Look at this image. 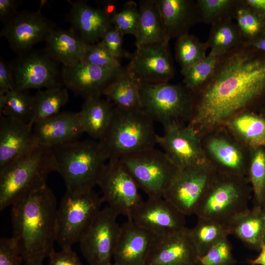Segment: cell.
Here are the masks:
<instances>
[{
  "label": "cell",
  "mask_w": 265,
  "mask_h": 265,
  "mask_svg": "<svg viewBox=\"0 0 265 265\" xmlns=\"http://www.w3.org/2000/svg\"><path fill=\"white\" fill-rule=\"evenodd\" d=\"M195 93L190 125L208 129L265 104V53L244 43L219 58L209 80Z\"/></svg>",
  "instance_id": "obj_1"
},
{
  "label": "cell",
  "mask_w": 265,
  "mask_h": 265,
  "mask_svg": "<svg viewBox=\"0 0 265 265\" xmlns=\"http://www.w3.org/2000/svg\"><path fill=\"white\" fill-rule=\"evenodd\" d=\"M57 202L46 185L12 206V237L24 262L48 257L56 241Z\"/></svg>",
  "instance_id": "obj_2"
},
{
  "label": "cell",
  "mask_w": 265,
  "mask_h": 265,
  "mask_svg": "<svg viewBox=\"0 0 265 265\" xmlns=\"http://www.w3.org/2000/svg\"><path fill=\"white\" fill-rule=\"evenodd\" d=\"M56 172L53 149L38 145L0 170V211L46 185Z\"/></svg>",
  "instance_id": "obj_3"
},
{
  "label": "cell",
  "mask_w": 265,
  "mask_h": 265,
  "mask_svg": "<svg viewBox=\"0 0 265 265\" xmlns=\"http://www.w3.org/2000/svg\"><path fill=\"white\" fill-rule=\"evenodd\" d=\"M56 172L67 189H93L108 160L99 140H77L53 148Z\"/></svg>",
  "instance_id": "obj_4"
},
{
  "label": "cell",
  "mask_w": 265,
  "mask_h": 265,
  "mask_svg": "<svg viewBox=\"0 0 265 265\" xmlns=\"http://www.w3.org/2000/svg\"><path fill=\"white\" fill-rule=\"evenodd\" d=\"M154 121L142 109H121L115 107L113 117L99 140L109 159L124 156L158 145Z\"/></svg>",
  "instance_id": "obj_5"
},
{
  "label": "cell",
  "mask_w": 265,
  "mask_h": 265,
  "mask_svg": "<svg viewBox=\"0 0 265 265\" xmlns=\"http://www.w3.org/2000/svg\"><path fill=\"white\" fill-rule=\"evenodd\" d=\"M250 189L243 176L216 174L199 203L194 214L228 226L248 209Z\"/></svg>",
  "instance_id": "obj_6"
},
{
  "label": "cell",
  "mask_w": 265,
  "mask_h": 265,
  "mask_svg": "<svg viewBox=\"0 0 265 265\" xmlns=\"http://www.w3.org/2000/svg\"><path fill=\"white\" fill-rule=\"evenodd\" d=\"M104 202L93 189L66 190L56 216V241L61 248H72L80 242Z\"/></svg>",
  "instance_id": "obj_7"
},
{
  "label": "cell",
  "mask_w": 265,
  "mask_h": 265,
  "mask_svg": "<svg viewBox=\"0 0 265 265\" xmlns=\"http://www.w3.org/2000/svg\"><path fill=\"white\" fill-rule=\"evenodd\" d=\"M139 93L142 109L164 128L192 117L195 93L184 84L140 82Z\"/></svg>",
  "instance_id": "obj_8"
},
{
  "label": "cell",
  "mask_w": 265,
  "mask_h": 265,
  "mask_svg": "<svg viewBox=\"0 0 265 265\" xmlns=\"http://www.w3.org/2000/svg\"><path fill=\"white\" fill-rule=\"evenodd\" d=\"M139 189L150 198H161L179 169L163 151L155 147L119 159Z\"/></svg>",
  "instance_id": "obj_9"
},
{
  "label": "cell",
  "mask_w": 265,
  "mask_h": 265,
  "mask_svg": "<svg viewBox=\"0 0 265 265\" xmlns=\"http://www.w3.org/2000/svg\"><path fill=\"white\" fill-rule=\"evenodd\" d=\"M104 202L118 215L131 220L143 202L136 183L119 159H108L98 181Z\"/></svg>",
  "instance_id": "obj_10"
},
{
  "label": "cell",
  "mask_w": 265,
  "mask_h": 265,
  "mask_svg": "<svg viewBox=\"0 0 265 265\" xmlns=\"http://www.w3.org/2000/svg\"><path fill=\"white\" fill-rule=\"evenodd\" d=\"M13 89L19 91L62 86L57 63L44 51L30 50L18 54L10 63Z\"/></svg>",
  "instance_id": "obj_11"
},
{
  "label": "cell",
  "mask_w": 265,
  "mask_h": 265,
  "mask_svg": "<svg viewBox=\"0 0 265 265\" xmlns=\"http://www.w3.org/2000/svg\"><path fill=\"white\" fill-rule=\"evenodd\" d=\"M216 175L206 163L179 169L163 198L185 216L194 214Z\"/></svg>",
  "instance_id": "obj_12"
},
{
  "label": "cell",
  "mask_w": 265,
  "mask_h": 265,
  "mask_svg": "<svg viewBox=\"0 0 265 265\" xmlns=\"http://www.w3.org/2000/svg\"><path fill=\"white\" fill-rule=\"evenodd\" d=\"M118 216L107 206L101 209L79 242L81 253L90 265L112 263L120 229Z\"/></svg>",
  "instance_id": "obj_13"
},
{
  "label": "cell",
  "mask_w": 265,
  "mask_h": 265,
  "mask_svg": "<svg viewBox=\"0 0 265 265\" xmlns=\"http://www.w3.org/2000/svg\"><path fill=\"white\" fill-rule=\"evenodd\" d=\"M44 2L37 11H18L3 24L0 32L13 51L20 54L32 50L38 43L45 41L55 26L41 12Z\"/></svg>",
  "instance_id": "obj_14"
},
{
  "label": "cell",
  "mask_w": 265,
  "mask_h": 265,
  "mask_svg": "<svg viewBox=\"0 0 265 265\" xmlns=\"http://www.w3.org/2000/svg\"><path fill=\"white\" fill-rule=\"evenodd\" d=\"M127 70L140 82H168L175 74L168 43L149 44L136 48L130 57Z\"/></svg>",
  "instance_id": "obj_15"
},
{
  "label": "cell",
  "mask_w": 265,
  "mask_h": 265,
  "mask_svg": "<svg viewBox=\"0 0 265 265\" xmlns=\"http://www.w3.org/2000/svg\"><path fill=\"white\" fill-rule=\"evenodd\" d=\"M159 135L158 144L179 169L206 163L198 132L189 125L172 124Z\"/></svg>",
  "instance_id": "obj_16"
},
{
  "label": "cell",
  "mask_w": 265,
  "mask_h": 265,
  "mask_svg": "<svg viewBox=\"0 0 265 265\" xmlns=\"http://www.w3.org/2000/svg\"><path fill=\"white\" fill-rule=\"evenodd\" d=\"M198 255L190 229L155 236L146 265H198Z\"/></svg>",
  "instance_id": "obj_17"
},
{
  "label": "cell",
  "mask_w": 265,
  "mask_h": 265,
  "mask_svg": "<svg viewBox=\"0 0 265 265\" xmlns=\"http://www.w3.org/2000/svg\"><path fill=\"white\" fill-rule=\"evenodd\" d=\"M126 69V67L106 68L80 62L71 66H63V84L85 99L100 97L109 83Z\"/></svg>",
  "instance_id": "obj_18"
},
{
  "label": "cell",
  "mask_w": 265,
  "mask_h": 265,
  "mask_svg": "<svg viewBox=\"0 0 265 265\" xmlns=\"http://www.w3.org/2000/svg\"><path fill=\"white\" fill-rule=\"evenodd\" d=\"M130 220L156 236L186 227L185 215L163 197H148L137 208Z\"/></svg>",
  "instance_id": "obj_19"
},
{
  "label": "cell",
  "mask_w": 265,
  "mask_h": 265,
  "mask_svg": "<svg viewBox=\"0 0 265 265\" xmlns=\"http://www.w3.org/2000/svg\"><path fill=\"white\" fill-rule=\"evenodd\" d=\"M38 145L53 148L78 140L84 133L78 112L63 111L33 124Z\"/></svg>",
  "instance_id": "obj_20"
},
{
  "label": "cell",
  "mask_w": 265,
  "mask_h": 265,
  "mask_svg": "<svg viewBox=\"0 0 265 265\" xmlns=\"http://www.w3.org/2000/svg\"><path fill=\"white\" fill-rule=\"evenodd\" d=\"M0 170L38 145L33 123L0 115Z\"/></svg>",
  "instance_id": "obj_21"
},
{
  "label": "cell",
  "mask_w": 265,
  "mask_h": 265,
  "mask_svg": "<svg viewBox=\"0 0 265 265\" xmlns=\"http://www.w3.org/2000/svg\"><path fill=\"white\" fill-rule=\"evenodd\" d=\"M72 28L87 44L99 42L112 25L113 14L104 7H94L85 1H69Z\"/></svg>",
  "instance_id": "obj_22"
},
{
  "label": "cell",
  "mask_w": 265,
  "mask_h": 265,
  "mask_svg": "<svg viewBox=\"0 0 265 265\" xmlns=\"http://www.w3.org/2000/svg\"><path fill=\"white\" fill-rule=\"evenodd\" d=\"M155 235L128 220L120 226L113 258L118 265H146Z\"/></svg>",
  "instance_id": "obj_23"
},
{
  "label": "cell",
  "mask_w": 265,
  "mask_h": 265,
  "mask_svg": "<svg viewBox=\"0 0 265 265\" xmlns=\"http://www.w3.org/2000/svg\"><path fill=\"white\" fill-rule=\"evenodd\" d=\"M167 38L188 33L190 28L201 22L196 1L193 0H157Z\"/></svg>",
  "instance_id": "obj_24"
},
{
  "label": "cell",
  "mask_w": 265,
  "mask_h": 265,
  "mask_svg": "<svg viewBox=\"0 0 265 265\" xmlns=\"http://www.w3.org/2000/svg\"><path fill=\"white\" fill-rule=\"evenodd\" d=\"M44 51L56 63L71 66L81 61L87 44L72 29H53L48 35Z\"/></svg>",
  "instance_id": "obj_25"
},
{
  "label": "cell",
  "mask_w": 265,
  "mask_h": 265,
  "mask_svg": "<svg viewBox=\"0 0 265 265\" xmlns=\"http://www.w3.org/2000/svg\"><path fill=\"white\" fill-rule=\"evenodd\" d=\"M114 106L107 99L91 97L85 99L78 112L84 132L99 140L106 132L113 117Z\"/></svg>",
  "instance_id": "obj_26"
},
{
  "label": "cell",
  "mask_w": 265,
  "mask_h": 265,
  "mask_svg": "<svg viewBox=\"0 0 265 265\" xmlns=\"http://www.w3.org/2000/svg\"><path fill=\"white\" fill-rule=\"evenodd\" d=\"M139 19L136 48L159 43H168L157 0H142L138 3Z\"/></svg>",
  "instance_id": "obj_27"
},
{
  "label": "cell",
  "mask_w": 265,
  "mask_h": 265,
  "mask_svg": "<svg viewBox=\"0 0 265 265\" xmlns=\"http://www.w3.org/2000/svg\"><path fill=\"white\" fill-rule=\"evenodd\" d=\"M233 235L247 246L260 250L265 227V215L262 207L256 206L242 212L228 225Z\"/></svg>",
  "instance_id": "obj_28"
},
{
  "label": "cell",
  "mask_w": 265,
  "mask_h": 265,
  "mask_svg": "<svg viewBox=\"0 0 265 265\" xmlns=\"http://www.w3.org/2000/svg\"><path fill=\"white\" fill-rule=\"evenodd\" d=\"M139 88L140 81L126 67L106 87L103 95L117 108L142 109Z\"/></svg>",
  "instance_id": "obj_29"
},
{
  "label": "cell",
  "mask_w": 265,
  "mask_h": 265,
  "mask_svg": "<svg viewBox=\"0 0 265 265\" xmlns=\"http://www.w3.org/2000/svg\"><path fill=\"white\" fill-rule=\"evenodd\" d=\"M244 43L238 27L233 19L228 18L212 24L206 42L210 53L219 56Z\"/></svg>",
  "instance_id": "obj_30"
},
{
  "label": "cell",
  "mask_w": 265,
  "mask_h": 265,
  "mask_svg": "<svg viewBox=\"0 0 265 265\" xmlns=\"http://www.w3.org/2000/svg\"><path fill=\"white\" fill-rule=\"evenodd\" d=\"M229 124L233 131L251 149L265 147V117L245 112L233 117Z\"/></svg>",
  "instance_id": "obj_31"
},
{
  "label": "cell",
  "mask_w": 265,
  "mask_h": 265,
  "mask_svg": "<svg viewBox=\"0 0 265 265\" xmlns=\"http://www.w3.org/2000/svg\"><path fill=\"white\" fill-rule=\"evenodd\" d=\"M207 146L210 153L225 170L224 173L242 176L245 170L244 158L237 146L218 137L210 138Z\"/></svg>",
  "instance_id": "obj_32"
},
{
  "label": "cell",
  "mask_w": 265,
  "mask_h": 265,
  "mask_svg": "<svg viewBox=\"0 0 265 265\" xmlns=\"http://www.w3.org/2000/svg\"><path fill=\"white\" fill-rule=\"evenodd\" d=\"M68 99L67 89L62 86L39 90L33 96L31 121L34 123L57 114Z\"/></svg>",
  "instance_id": "obj_33"
},
{
  "label": "cell",
  "mask_w": 265,
  "mask_h": 265,
  "mask_svg": "<svg viewBox=\"0 0 265 265\" xmlns=\"http://www.w3.org/2000/svg\"><path fill=\"white\" fill-rule=\"evenodd\" d=\"M190 230L198 257L205 254L221 239L230 235L228 226L204 218H198L196 225Z\"/></svg>",
  "instance_id": "obj_34"
},
{
  "label": "cell",
  "mask_w": 265,
  "mask_h": 265,
  "mask_svg": "<svg viewBox=\"0 0 265 265\" xmlns=\"http://www.w3.org/2000/svg\"><path fill=\"white\" fill-rule=\"evenodd\" d=\"M33 96L27 91L12 89L0 95V115L18 120L31 121Z\"/></svg>",
  "instance_id": "obj_35"
},
{
  "label": "cell",
  "mask_w": 265,
  "mask_h": 265,
  "mask_svg": "<svg viewBox=\"0 0 265 265\" xmlns=\"http://www.w3.org/2000/svg\"><path fill=\"white\" fill-rule=\"evenodd\" d=\"M208 49L206 42L196 36L187 33L177 38L175 56L181 66V72L205 58Z\"/></svg>",
  "instance_id": "obj_36"
},
{
  "label": "cell",
  "mask_w": 265,
  "mask_h": 265,
  "mask_svg": "<svg viewBox=\"0 0 265 265\" xmlns=\"http://www.w3.org/2000/svg\"><path fill=\"white\" fill-rule=\"evenodd\" d=\"M234 19L244 43L252 41L265 33V21L250 9L243 0H239Z\"/></svg>",
  "instance_id": "obj_37"
},
{
  "label": "cell",
  "mask_w": 265,
  "mask_h": 265,
  "mask_svg": "<svg viewBox=\"0 0 265 265\" xmlns=\"http://www.w3.org/2000/svg\"><path fill=\"white\" fill-rule=\"evenodd\" d=\"M220 57L210 52L205 58L181 72L184 77L183 84L196 92L211 78Z\"/></svg>",
  "instance_id": "obj_38"
},
{
  "label": "cell",
  "mask_w": 265,
  "mask_h": 265,
  "mask_svg": "<svg viewBox=\"0 0 265 265\" xmlns=\"http://www.w3.org/2000/svg\"><path fill=\"white\" fill-rule=\"evenodd\" d=\"M248 175L257 206L265 202V148L251 149Z\"/></svg>",
  "instance_id": "obj_39"
},
{
  "label": "cell",
  "mask_w": 265,
  "mask_h": 265,
  "mask_svg": "<svg viewBox=\"0 0 265 265\" xmlns=\"http://www.w3.org/2000/svg\"><path fill=\"white\" fill-rule=\"evenodd\" d=\"M239 0H197L201 22L211 24L225 18L234 19Z\"/></svg>",
  "instance_id": "obj_40"
},
{
  "label": "cell",
  "mask_w": 265,
  "mask_h": 265,
  "mask_svg": "<svg viewBox=\"0 0 265 265\" xmlns=\"http://www.w3.org/2000/svg\"><path fill=\"white\" fill-rule=\"evenodd\" d=\"M139 19L138 5L129 0L119 11H116L112 18V25L123 35L132 34L135 37L137 33Z\"/></svg>",
  "instance_id": "obj_41"
},
{
  "label": "cell",
  "mask_w": 265,
  "mask_h": 265,
  "mask_svg": "<svg viewBox=\"0 0 265 265\" xmlns=\"http://www.w3.org/2000/svg\"><path fill=\"white\" fill-rule=\"evenodd\" d=\"M236 262L227 237L221 239L205 254L198 258V265H234Z\"/></svg>",
  "instance_id": "obj_42"
},
{
  "label": "cell",
  "mask_w": 265,
  "mask_h": 265,
  "mask_svg": "<svg viewBox=\"0 0 265 265\" xmlns=\"http://www.w3.org/2000/svg\"><path fill=\"white\" fill-rule=\"evenodd\" d=\"M80 62L106 68L121 67L119 60L113 57L100 41L87 45Z\"/></svg>",
  "instance_id": "obj_43"
},
{
  "label": "cell",
  "mask_w": 265,
  "mask_h": 265,
  "mask_svg": "<svg viewBox=\"0 0 265 265\" xmlns=\"http://www.w3.org/2000/svg\"><path fill=\"white\" fill-rule=\"evenodd\" d=\"M124 35L112 25L105 32L100 41L108 52L119 60L122 58H130L131 56L122 47Z\"/></svg>",
  "instance_id": "obj_44"
},
{
  "label": "cell",
  "mask_w": 265,
  "mask_h": 265,
  "mask_svg": "<svg viewBox=\"0 0 265 265\" xmlns=\"http://www.w3.org/2000/svg\"><path fill=\"white\" fill-rule=\"evenodd\" d=\"M23 260L12 237L0 239V265H23Z\"/></svg>",
  "instance_id": "obj_45"
},
{
  "label": "cell",
  "mask_w": 265,
  "mask_h": 265,
  "mask_svg": "<svg viewBox=\"0 0 265 265\" xmlns=\"http://www.w3.org/2000/svg\"><path fill=\"white\" fill-rule=\"evenodd\" d=\"M48 257L49 265H83L72 248H62L59 251L53 249Z\"/></svg>",
  "instance_id": "obj_46"
},
{
  "label": "cell",
  "mask_w": 265,
  "mask_h": 265,
  "mask_svg": "<svg viewBox=\"0 0 265 265\" xmlns=\"http://www.w3.org/2000/svg\"><path fill=\"white\" fill-rule=\"evenodd\" d=\"M13 89V79L10 63L0 58V95Z\"/></svg>",
  "instance_id": "obj_47"
},
{
  "label": "cell",
  "mask_w": 265,
  "mask_h": 265,
  "mask_svg": "<svg viewBox=\"0 0 265 265\" xmlns=\"http://www.w3.org/2000/svg\"><path fill=\"white\" fill-rule=\"evenodd\" d=\"M20 2L17 0H0V20L3 24L18 12L17 9Z\"/></svg>",
  "instance_id": "obj_48"
},
{
  "label": "cell",
  "mask_w": 265,
  "mask_h": 265,
  "mask_svg": "<svg viewBox=\"0 0 265 265\" xmlns=\"http://www.w3.org/2000/svg\"><path fill=\"white\" fill-rule=\"evenodd\" d=\"M244 3L265 21V0H243Z\"/></svg>",
  "instance_id": "obj_49"
},
{
  "label": "cell",
  "mask_w": 265,
  "mask_h": 265,
  "mask_svg": "<svg viewBox=\"0 0 265 265\" xmlns=\"http://www.w3.org/2000/svg\"><path fill=\"white\" fill-rule=\"evenodd\" d=\"M244 44L258 52L265 53V33L257 39Z\"/></svg>",
  "instance_id": "obj_50"
},
{
  "label": "cell",
  "mask_w": 265,
  "mask_h": 265,
  "mask_svg": "<svg viewBox=\"0 0 265 265\" xmlns=\"http://www.w3.org/2000/svg\"><path fill=\"white\" fill-rule=\"evenodd\" d=\"M259 255L254 259H250L248 263L250 265H265V244L262 243Z\"/></svg>",
  "instance_id": "obj_51"
},
{
  "label": "cell",
  "mask_w": 265,
  "mask_h": 265,
  "mask_svg": "<svg viewBox=\"0 0 265 265\" xmlns=\"http://www.w3.org/2000/svg\"><path fill=\"white\" fill-rule=\"evenodd\" d=\"M42 258H36L25 262L23 265H43Z\"/></svg>",
  "instance_id": "obj_52"
},
{
  "label": "cell",
  "mask_w": 265,
  "mask_h": 265,
  "mask_svg": "<svg viewBox=\"0 0 265 265\" xmlns=\"http://www.w3.org/2000/svg\"><path fill=\"white\" fill-rule=\"evenodd\" d=\"M260 114L265 117V104L259 109Z\"/></svg>",
  "instance_id": "obj_53"
},
{
  "label": "cell",
  "mask_w": 265,
  "mask_h": 265,
  "mask_svg": "<svg viewBox=\"0 0 265 265\" xmlns=\"http://www.w3.org/2000/svg\"><path fill=\"white\" fill-rule=\"evenodd\" d=\"M262 242L263 243L265 244V227L263 232Z\"/></svg>",
  "instance_id": "obj_54"
},
{
  "label": "cell",
  "mask_w": 265,
  "mask_h": 265,
  "mask_svg": "<svg viewBox=\"0 0 265 265\" xmlns=\"http://www.w3.org/2000/svg\"><path fill=\"white\" fill-rule=\"evenodd\" d=\"M262 207V209L263 210V211H264V214H265V203L264 204L263 206Z\"/></svg>",
  "instance_id": "obj_55"
},
{
  "label": "cell",
  "mask_w": 265,
  "mask_h": 265,
  "mask_svg": "<svg viewBox=\"0 0 265 265\" xmlns=\"http://www.w3.org/2000/svg\"><path fill=\"white\" fill-rule=\"evenodd\" d=\"M108 265H117L116 264L114 263H111L110 264H109Z\"/></svg>",
  "instance_id": "obj_56"
}]
</instances>
